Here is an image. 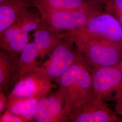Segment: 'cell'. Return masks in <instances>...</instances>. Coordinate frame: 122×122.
Instances as JSON below:
<instances>
[{"label":"cell","instance_id":"1","mask_svg":"<svg viewBox=\"0 0 122 122\" xmlns=\"http://www.w3.org/2000/svg\"><path fill=\"white\" fill-rule=\"evenodd\" d=\"M56 81L63 94L67 122L71 112L94 94L91 70L84 61L81 53Z\"/></svg>","mask_w":122,"mask_h":122},{"label":"cell","instance_id":"2","mask_svg":"<svg viewBox=\"0 0 122 122\" xmlns=\"http://www.w3.org/2000/svg\"><path fill=\"white\" fill-rule=\"evenodd\" d=\"M74 42L91 70L118 66L122 59L121 43L100 39H88Z\"/></svg>","mask_w":122,"mask_h":122},{"label":"cell","instance_id":"3","mask_svg":"<svg viewBox=\"0 0 122 122\" xmlns=\"http://www.w3.org/2000/svg\"><path fill=\"white\" fill-rule=\"evenodd\" d=\"M74 41L100 39L122 44V25L113 15L101 10L94 14L85 25L78 30L71 32Z\"/></svg>","mask_w":122,"mask_h":122},{"label":"cell","instance_id":"4","mask_svg":"<svg viewBox=\"0 0 122 122\" xmlns=\"http://www.w3.org/2000/svg\"><path fill=\"white\" fill-rule=\"evenodd\" d=\"M52 81L40 65L20 76L8 96V100L33 97L44 98L49 95L55 87Z\"/></svg>","mask_w":122,"mask_h":122},{"label":"cell","instance_id":"5","mask_svg":"<svg viewBox=\"0 0 122 122\" xmlns=\"http://www.w3.org/2000/svg\"><path fill=\"white\" fill-rule=\"evenodd\" d=\"M81 55L74 42V35L69 32L50 53L41 66L50 79L56 81Z\"/></svg>","mask_w":122,"mask_h":122},{"label":"cell","instance_id":"6","mask_svg":"<svg viewBox=\"0 0 122 122\" xmlns=\"http://www.w3.org/2000/svg\"><path fill=\"white\" fill-rule=\"evenodd\" d=\"M94 93L106 102L122 101V71L118 66L91 70Z\"/></svg>","mask_w":122,"mask_h":122},{"label":"cell","instance_id":"7","mask_svg":"<svg viewBox=\"0 0 122 122\" xmlns=\"http://www.w3.org/2000/svg\"><path fill=\"white\" fill-rule=\"evenodd\" d=\"M67 122H122V120L106 101L94 93L71 112Z\"/></svg>","mask_w":122,"mask_h":122},{"label":"cell","instance_id":"8","mask_svg":"<svg viewBox=\"0 0 122 122\" xmlns=\"http://www.w3.org/2000/svg\"><path fill=\"white\" fill-rule=\"evenodd\" d=\"M100 10L58 11L40 13L42 19L47 23L50 30L55 33H59L78 30L85 25L94 14Z\"/></svg>","mask_w":122,"mask_h":122},{"label":"cell","instance_id":"9","mask_svg":"<svg viewBox=\"0 0 122 122\" xmlns=\"http://www.w3.org/2000/svg\"><path fill=\"white\" fill-rule=\"evenodd\" d=\"M31 121L66 122L64 96L60 88L57 92L39 100Z\"/></svg>","mask_w":122,"mask_h":122},{"label":"cell","instance_id":"10","mask_svg":"<svg viewBox=\"0 0 122 122\" xmlns=\"http://www.w3.org/2000/svg\"><path fill=\"white\" fill-rule=\"evenodd\" d=\"M40 13L58 11H98L104 5L94 0H33Z\"/></svg>","mask_w":122,"mask_h":122},{"label":"cell","instance_id":"11","mask_svg":"<svg viewBox=\"0 0 122 122\" xmlns=\"http://www.w3.org/2000/svg\"><path fill=\"white\" fill-rule=\"evenodd\" d=\"M20 55L4 49L0 52V92L7 96L20 78Z\"/></svg>","mask_w":122,"mask_h":122},{"label":"cell","instance_id":"12","mask_svg":"<svg viewBox=\"0 0 122 122\" xmlns=\"http://www.w3.org/2000/svg\"><path fill=\"white\" fill-rule=\"evenodd\" d=\"M33 6V0H7L0 3V35Z\"/></svg>","mask_w":122,"mask_h":122},{"label":"cell","instance_id":"13","mask_svg":"<svg viewBox=\"0 0 122 122\" xmlns=\"http://www.w3.org/2000/svg\"><path fill=\"white\" fill-rule=\"evenodd\" d=\"M68 34L69 32H52L50 30L46 21L42 19L39 26L35 30L34 41L39 49L40 59L43 60L45 57L50 54Z\"/></svg>","mask_w":122,"mask_h":122},{"label":"cell","instance_id":"14","mask_svg":"<svg viewBox=\"0 0 122 122\" xmlns=\"http://www.w3.org/2000/svg\"><path fill=\"white\" fill-rule=\"evenodd\" d=\"M43 98L33 97L23 99L8 100L6 110L31 121L39 100Z\"/></svg>","mask_w":122,"mask_h":122},{"label":"cell","instance_id":"15","mask_svg":"<svg viewBox=\"0 0 122 122\" xmlns=\"http://www.w3.org/2000/svg\"><path fill=\"white\" fill-rule=\"evenodd\" d=\"M38 57H39V51L35 42L28 43L20 55L19 65L20 76L39 66V62L37 60Z\"/></svg>","mask_w":122,"mask_h":122},{"label":"cell","instance_id":"16","mask_svg":"<svg viewBox=\"0 0 122 122\" xmlns=\"http://www.w3.org/2000/svg\"><path fill=\"white\" fill-rule=\"evenodd\" d=\"M42 21L41 14L31 10H29L15 23L22 32L29 33L35 30Z\"/></svg>","mask_w":122,"mask_h":122},{"label":"cell","instance_id":"17","mask_svg":"<svg viewBox=\"0 0 122 122\" xmlns=\"http://www.w3.org/2000/svg\"><path fill=\"white\" fill-rule=\"evenodd\" d=\"M29 40L28 33L22 32L0 47L2 49L20 54L29 43Z\"/></svg>","mask_w":122,"mask_h":122},{"label":"cell","instance_id":"18","mask_svg":"<svg viewBox=\"0 0 122 122\" xmlns=\"http://www.w3.org/2000/svg\"><path fill=\"white\" fill-rule=\"evenodd\" d=\"M104 10L116 18L122 25V0H108Z\"/></svg>","mask_w":122,"mask_h":122},{"label":"cell","instance_id":"19","mask_svg":"<svg viewBox=\"0 0 122 122\" xmlns=\"http://www.w3.org/2000/svg\"><path fill=\"white\" fill-rule=\"evenodd\" d=\"M0 122H27L25 119L11 113L8 110H5L0 114Z\"/></svg>","mask_w":122,"mask_h":122},{"label":"cell","instance_id":"20","mask_svg":"<svg viewBox=\"0 0 122 122\" xmlns=\"http://www.w3.org/2000/svg\"><path fill=\"white\" fill-rule=\"evenodd\" d=\"M8 103V96L2 92H0V114L6 110Z\"/></svg>","mask_w":122,"mask_h":122},{"label":"cell","instance_id":"21","mask_svg":"<svg viewBox=\"0 0 122 122\" xmlns=\"http://www.w3.org/2000/svg\"><path fill=\"white\" fill-rule=\"evenodd\" d=\"M114 111L122 120V101L115 104Z\"/></svg>","mask_w":122,"mask_h":122},{"label":"cell","instance_id":"22","mask_svg":"<svg viewBox=\"0 0 122 122\" xmlns=\"http://www.w3.org/2000/svg\"><path fill=\"white\" fill-rule=\"evenodd\" d=\"M118 66L119 67L120 69H121L122 71V59H121V60L120 61V63H119V64L118 65Z\"/></svg>","mask_w":122,"mask_h":122},{"label":"cell","instance_id":"23","mask_svg":"<svg viewBox=\"0 0 122 122\" xmlns=\"http://www.w3.org/2000/svg\"><path fill=\"white\" fill-rule=\"evenodd\" d=\"M100 2L103 4L104 5H105V4L107 2V1H108V0H100Z\"/></svg>","mask_w":122,"mask_h":122},{"label":"cell","instance_id":"24","mask_svg":"<svg viewBox=\"0 0 122 122\" xmlns=\"http://www.w3.org/2000/svg\"><path fill=\"white\" fill-rule=\"evenodd\" d=\"M5 0H0V2H3V1H5Z\"/></svg>","mask_w":122,"mask_h":122}]
</instances>
